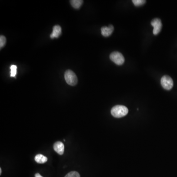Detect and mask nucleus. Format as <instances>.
<instances>
[{"instance_id":"nucleus-1","label":"nucleus","mask_w":177,"mask_h":177,"mask_svg":"<svg viewBox=\"0 0 177 177\" xmlns=\"http://www.w3.org/2000/svg\"><path fill=\"white\" fill-rule=\"evenodd\" d=\"M128 113V109L127 107L121 105L115 106L111 110V113L115 118H120L124 117Z\"/></svg>"},{"instance_id":"nucleus-2","label":"nucleus","mask_w":177,"mask_h":177,"mask_svg":"<svg viewBox=\"0 0 177 177\" xmlns=\"http://www.w3.org/2000/svg\"><path fill=\"white\" fill-rule=\"evenodd\" d=\"M65 79L67 84L70 86H75L78 82V79L75 73L72 70H68L65 73Z\"/></svg>"},{"instance_id":"nucleus-3","label":"nucleus","mask_w":177,"mask_h":177,"mask_svg":"<svg viewBox=\"0 0 177 177\" xmlns=\"http://www.w3.org/2000/svg\"><path fill=\"white\" fill-rule=\"evenodd\" d=\"M111 60L117 65H122L124 62V57L119 52H114L110 55Z\"/></svg>"},{"instance_id":"nucleus-4","label":"nucleus","mask_w":177,"mask_h":177,"mask_svg":"<svg viewBox=\"0 0 177 177\" xmlns=\"http://www.w3.org/2000/svg\"><path fill=\"white\" fill-rule=\"evenodd\" d=\"M161 84L162 87L166 90H170L173 87V81L170 76L165 75L161 79Z\"/></svg>"},{"instance_id":"nucleus-5","label":"nucleus","mask_w":177,"mask_h":177,"mask_svg":"<svg viewBox=\"0 0 177 177\" xmlns=\"http://www.w3.org/2000/svg\"><path fill=\"white\" fill-rule=\"evenodd\" d=\"M151 25L154 27L153 33L155 35H157L159 33L162 28V24L161 20L159 18L154 19L151 22Z\"/></svg>"},{"instance_id":"nucleus-6","label":"nucleus","mask_w":177,"mask_h":177,"mask_svg":"<svg viewBox=\"0 0 177 177\" xmlns=\"http://www.w3.org/2000/svg\"><path fill=\"white\" fill-rule=\"evenodd\" d=\"M113 31H114V27L112 25H110L108 27L104 26L101 29V34L102 36L105 37H108L110 36L113 33Z\"/></svg>"},{"instance_id":"nucleus-7","label":"nucleus","mask_w":177,"mask_h":177,"mask_svg":"<svg viewBox=\"0 0 177 177\" xmlns=\"http://www.w3.org/2000/svg\"><path fill=\"white\" fill-rule=\"evenodd\" d=\"M54 150L55 151L60 155H62L64 154L65 146L63 143L60 141H58L54 144Z\"/></svg>"},{"instance_id":"nucleus-8","label":"nucleus","mask_w":177,"mask_h":177,"mask_svg":"<svg viewBox=\"0 0 177 177\" xmlns=\"http://www.w3.org/2000/svg\"><path fill=\"white\" fill-rule=\"evenodd\" d=\"M61 33V27L59 25H55L53 28V31L50 34L51 38H58Z\"/></svg>"},{"instance_id":"nucleus-9","label":"nucleus","mask_w":177,"mask_h":177,"mask_svg":"<svg viewBox=\"0 0 177 177\" xmlns=\"http://www.w3.org/2000/svg\"><path fill=\"white\" fill-rule=\"evenodd\" d=\"M35 161L39 164H43L45 163L47 161V158L45 156H44L41 154H38L36 155V156L34 157Z\"/></svg>"},{"instance_id":"nucleus-10","label":"nucleus","mask_w":177,"mask_h":177,"mask_svg":"<svg viewBox=\"0 0 177 177\" xmlns=\"http://www.w3.org/2000/svg\"><path fill=\"white\" fill-rule=\"evenodd\" d=\"M70 2L73 7L75 9H78L82 5L83 1L82 0H71Z\"/></svg>"},{"instance_id":"nucleus-11","label":"nucleus","mask_w":177,"mask_h":177,"mask_svg":"<svg viewBox=\"0 0 177 177\" xmlns=\"http://www.w3.org/2000/svg\"><path fill=\"white\" fill-rule=\"evenodd\" d=\"M10 76L14 77L17 73V66L15 65H11L10 66Z\"/></svg>"},{"instance_id":"nucleus-12","label":"nucleus","mask_w":177,"mask_h":177,"mask_svg":"<svg viewBox=\"0 0 177 177\" xmlns=\"http://www.w3.org/2000/svg\"><path fill=\"white\" fill-rule=\"evenodd\" d=\"M132 2L135 6H140L144 5L146 1L144 0H133Z\"/></svg>"},{"instance_id":"nucleus-13","label":"nucleus","mask_w":177,"mask_h":177,"mask_svg":"<svg viewBox=\"0 0 177 177\" xmlns=\"http://www.w3.org/2000/svg\"><path fill=\"white\" fill-rule=\"evenodd\" d=\"M65 177H80V175L76 171L69 172Z\"/></svg>"},{"instance_id":"nucleus-14","label":"nucleus","mask_w":177,"mask_h":177,"mask_svg":"<svg viewBox=\"0 0 177 177\" xmlns=\"http://www.w3.org/2000/svg\"><path fill=\"white\" fill-rule=\"evenodd\" d=\"M6 37L5 36H0V47L1 48H2L5 44L6 43Z\"/></svg>"},{"instance_id":"nucleus-15","label":"nucleus","mask_w":177,"mask_h":177,"mask_svg":"<svg viewBox=\"0 0 177 177\" xmlns=\"http://www.w3.org/2000/svg\"><path fill=\"white\" fill-rule=\"evenodd\" d=\"M35 177H43L39 173H37L35 174Z\"/></svg>"},{"instance_id":"nucleus-16","label":"nucleus","mask_w":177,"mask_h":177,"mask_svg":"<svg viewBox=\"0 0 177 177\" xmlns=\"http://www.w3.org/2000/svg\"><path fill=\"white\" fill-rule=\"evenodd\" d=\"M0 174H2V169L1 168H0Z\"/></svg>"}]
</instances>
